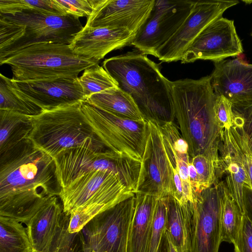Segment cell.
Returning <instances> with one entry per match:
<instances>
[{"label":"cell","mask_w":252,"mask_h":252,"mask_svg":"<svg viewBox=\"0 0 252 252\" xmlns=\"http://www.w3.org/2000/svg\"><path fill=\"white\" fill-rule=\"evenodd\" d=\"M61 191L54 158L29 138L0 156V216L26 224Z\"/></svg>","instance_id":"obj_1"},{"label":"cell","mask_w":252,"mask_h":252,"mask_svg":"<svg viewBox=\"0 0 252 252\" xmlns=\"http://www.w3.org/2000/svg\"><path fill=\"white\" fill-rule=\"evenodd\" d=\"M172 88L174 120L188 143L190 158L205 156L217 168L224 129L216 116V95L210 76L172 81Z\"/></svg>","instance_id":"obj_2"},{"label":"cell","mask_w":252,"mask_h":252,"mask_svg":"<svg viewBox=\"0 0 252 252\" xmlns=\"http://www.w3.org/2000/svg\"><path fill=\"white\" fill-rule=\"evenodd\" d=\"M102 66L132 97L146 121L159 126L174 122L172 81L161 73L160 63L131 51L105 59Z\"/></svg>","instance_id":"obj_3"},{"label":"cell","mask_w":252,"mask_h":252,"mask_svg":"<svg viewBox=\"0 0 252 252\" xmlns=\"http://www.w3.org/2000/svg\"><path fill=\"white\" fill-rule=\"evenodd\" d=\"M135 195L112 172L91 170L62 188L59 197L65 215L69 217L68 230L79 232L93 218Z\"/></svg>","instance_id":"obj_4"},{"label":"cell","mask_w":252,"mask_h":252,"mask_svg":"<svg viewBox=\"0 0 252 252\" xmlns=\"http://www.w3.org/2000/svg\"><path fill=\"white\" fill-rule=\"evenodd\" d=\"M84 27L79 18L26 11L0 14V60L31 45L70 44Z\"/></svg>","instance_id":"obj_5"},{"label":"cell","mask_w":252,"mask_h":252,"mask_svg":"<svg viewBox=\"0 0 252 252\" xmlns=\"http://www.w3.org/2000/svg\"><path fill=\"white\" fill-rule=\"evenodd\" d=\"M29 139L54 158L61 151L83 147L96 152L108 149L94 131L81 109V102L32 117Z\"/></svg>","instance_id":"obj_6"},{"label":"cell","mask_w":252,"mask_h":252,"mask_svg":"<svg viewBox=\"0 0 252 252\" xmlns=\"http://www.w3.org/2000/svg\"><path fill=\"white\" fill-rule=\"evenodd\" d=\"M98 63L80 57L69 44L42 43L31 45L2 59L15 81H30L62 77L78 78L80 72Z\"/></svg>","instance_id":"obj_7"},{"label":"cell","mask_w":252,"mask_h":252,"mask_svg":"<svg viewBox=\"0 0 252 252\" xmlns=\"http://www.w3.org/2000/svg\"><path fill=\"white\" fill-rule=\"evenodd\" d=\"M81 109L95 134L108 149L142 161L148 134L147 121L116 116L87 100L81 101Z\"/></svg>","instance_id":"obj_8"},{"label":"cell","mask_w":252,"mask_h":252,"mask_svg":"<svg viewBox=\"0 0 252 252\" xmlns=\"http://www.w3.org/2000/svg\"><path fill=\"white\" fill-rule=\"evenodd\" d=\"M135 195L98 214L83 228L91 252H127Z\"/></svg>","instance_id":"obj_9"},{"label":"cell","mask_w":252,"mask_h":252,"mask_svg":"<svg viewBox=\"0 0 252 252\" xmlns=\"http://www.w3.org/2000/svg\"><path fill=\"white\" fill-rule=\"evenodd\" d=\"M148 134L142 157L143 178L138 191L158 197L174 196L173 168L175 159L160 126L147 121Z\"/></svg>","instance_id":"obj_10"},{"label":"cell","mask_w":252,"mask_h":252,"mask_svg":"<svg viewBox=\"0 0 252 252\" xmlns=\"http://www.w3.org/2000/svg\"><path fill=\"white\" fill-rule=\"evenodd\" d=\"M195 1L155 0L150 16L131 45L144 54L155 57L157 50L173 35L188 17Z\"/></svg>","instance_id":"obj_11"},{"label":"cell","mask_w":252,"mask_h":252,"mask_svg":"<svg viewBox=\"0 0 252 252\" xmlns=\"http://www.w3.org/2000/svg\"><path fill=\"white\" fill-rule=\"evenodd\" d=\"M237 0H197L186 19L173 35L156 52L155 57L164 62L182 60L185 53L201 32L209 24L222 17Z\"/></svg>","instance_id":"obj_12"},{"label":"cell","mask_w":252,"mask_h":252,"mask_svg":"<svg viewBox=\"0 0 252 252\" xmlns=\"http://www.w3.org/2000/svg\"><path fill=\"white\" fill-rule=\"evenodd\" d=\"M243 52L234 21L221 17L201 32L185 53L181 62L192 63L198 60L219 62Z\"/></svg>","instance_id":"obj_13"},{"label":"cell","mask_w":252,"mask_h":252,"mask_svg":"<svg viewBox=\"0 0 252 252\" xmlns=\"http://www.w3.org/2000/svg\"><path fill=\"white\" fill-rule=\"evenodd\" d=\"M194 209L192 252H219L221 239V198L217 180L193 194Z\"/></svg>","instance_id":"obj_14"},{"label":"cell","mask_w":252,"mask_h":252,"mask_svg":"<svg viewBox=\"0 0 252 252\" xmlns=\"http://www.w3.org/2000/svg\"><path fill=\"white\" fill-rule=\"evenodd\" d=\"M155 3V0H99L85 25L125 28L136 35Z\"/></svg>","instance_id":"obj_15"},{"label":"cell","mask_w":252,"mask_h":252,"mask_svg":"<svg viewBox=\"0 0 252 252\" xmlns=\"http://www.w3.org/2000/svg\"><path fill=\"white\" fill-rule=\"evenodd\" d=\"M78 78L14 81L32 101L47 111L86 100Z\"/></svg>","instance_id":"obj_16"},{"label":"cell","mask_w":252,"mask_h":252,"mask_svg":"<svg viewBox=\"0 0 252 252\" xmlns=\"http://www.w3.org/2000/svg\"><path fill=\"white\" fill-rule=\"evenodd\" d=\"M135 35L125 28L85 25L69 46L76 55L98 63L109 52L131 44Z\"/></svg>","instance_id":"obj_17"},{"label":"cell","mask_w":252,"mask_h":252,"mask_svg":"<svg viewBox=\"0 0 252 252\" xmlns=\"http://www.w3.org/2000/svg\"><path fill=\"white\" fill-rule=\"evenodd\" d=\"M219 156L216 180L224 183L232 197L244 209V187L252 189V186L231 128L223 130Z\"/></svg>","instance_id":"obj_18"},{"label":"cell","mask_w":252,"mask_h":252,"mask_svg":"<svg viewBox=\"0 0 252 252\" xmlns=\"http://www.w3.org/2000/svg\"><path fill=\"white\" fill-rule=\"evenodd\" d=\"M210 75L215 94L231 103L252 101V64L239 59L214 62Z\"/></svg>","instance_id":"obj_19"},{"label":"cell","mask_w":252,"mask_h":252,"mask_svg":"<svg viewBox=\"0 0 252 252\" xmlns=\"http://www.w3.org/2000/svg\"><path fill=\"white\" fill-rule=\"evenodd\" d=\"M114 154L110 150L96 152L83 147L61 151L54 158L61 189L89 171H111Z\"/></svg>","instance_id":"obj_20"},{"label":"cell","mask_w":252,"mask_h":252,"mask_svg":"<svg viewBox=\"0 0 252 252\" xmlns=\"http://www.w3.org/2000/svg\"><path fill=\"white\" fill-rule=\"evenodd\" d=\"M65 214L58 196L48 197L26 224L34 252H49Z\"/></svg>","instance_id":"obj_21"},{"label":"cell","mask_w":252,"mask_h":252,"mask_svg":"<svg viewBox=\"0 0 252 252\" xmlns=\"http://www.w3.org/2000/svg\"><path fill=\"white\" fill-rule=\"evenodd\" d=\"M194 214L193 202L167 196L165 231L178 252H192Z\"/></svg>","instance_id":"obj_22"},{"label":"cell","mask_w":252,"mask_h":252,"mask_svg":"<svg viewBox=\"0 0 252 252\" xmlns=\"http://www.w3.org/2000/svg\"><path fill=\"white\" fill-rule=\"evenodd\" d=\"M158 197L137 191L129 229L127 252H147L150 234Z\"/></svg>","instance_id":"obj_23"},{"label":"cell","mask_w":252,"mask_h":252,"mask_svg":"<svg viewBox=\"0 0 252 252\" xmlns=\"http://www.w3.org/2000/svg\"><path fill=\"white\" fill-rule=\"evenodd\" d=\"M86 100L116 116L136 121H146L132 97L118 87L94 94Z\"/></svg>","instance_id":"obj_24"},{"label":"cell","mask_w":252,"mask_h":252,"mask_svg":"<svg viewBox=\"0 0 252 252\" xmlns=\"http://www.w3.org/2000/svg\"><path fill=\"white\" fill-rule=\"evenodd\" d=\"M32 128V117L0 110V156L28 139Z\"/></svg>","instance_id":"obj_25"},{"label":"cell","mask_w":252,"mask_h":252,"mask_svg":"<svg viewBox=\"0 0 252 252\" xmlns=\"http://www.w3.org/2000/svg\"><path fill=\"white\" fill-rule=\"evenodd\" d=\"M0 110L34 117L43 110L18 87L15 82L0 74Z\"/></svg>","instance_id":"obj_26"},{"label":"cell","mask_w":252,"mask_h":252,"mask_svg":"<svg viewBox=\"0 0 252 252\" xmlns=\"http://www.w3.org/2000/svg\"><path fill=\"white\" fill-rule=\"evenodd\" d=\"M217 181L221 198V242L233 243L240 229L245 210L232 197L224 183Z\"/></svg>","instance_id":"obj_27"},{"label":"cell","mask_w":252,"mask_h":252,"mask_svg":"<svg viewBox=\"0 0 252 252\" xmlns=\"http://www.w3.org/2000/svg\"><path fill=\"white\" fill-rule=\"evenodd\" d=\"M0 252H34L26 228L21 222L0 216Z\"/></svg>","instance_id":"obj_28"},{"label":"cell","mask_w":252,"mask_h":252,"mask_svg":"<svg viewBox=\"0 0 252 252\" xmlns=\"http://www.w3.org/2000/svg\"><path fill=\"white\" fill-rule=\"evenodd\" d=\"M78 79L86 99L94 94L118 87L115 80L98 63L86 68Z\"/></svg>","instance_id":"obj_29"},{"label":"cell","mask_w":252,"mask_h":252,"mask_svg":"<svg viewBox=\"0 0 252 252\" xmlns=\"http://www.w3.org/2000/svg\"><path fill=\"white\" fill-rule=\"evenodd\" d=\"M69 217L65 215L49 252H91L82 230L71 233L68 227Z\"/></svg>","instance_id":"obj_30"},{"label":"cell","mask_w":252,"mask_h":252,"mask_svg":"<svg viewBox=\"0 0 252 252\" xmlns=\"http://www.w3.org/2000/svg\"><path fill=\"white\" fill-rule=\"evenodd\" d=\"M26 11L67 15L55 0H0V14H13Z\"/></svg>","instance_id":"obj_31"},{"label":"cell","mask_w":252,"mask_h":252,"mask_svg":"<svg viewBox=\"0 0 252 252\" xmlns=\"http://www.w3.org/2000/svg\"><path fill=\"white\" fill-rule=\"evenodd\" d=\"M233 125L246 140L252 153V101L232 103Z\"/></svg>","instance_id":"obj_32"},{"label":"cell","mask_w":252,"mask_h":252,"mask_svg":"<svg viewBox=\"0 0 252 252\" xmlns=\"http://www.w3.org/2000/svg\"><path fill=\"white\" fill-rule=\"evenodd\" d=\"M167 197H158L151 229L147 252H157L165 230Z\"/></svg>","instance_id":"obj_33"},{"label":"cell","mask_w":252,"mask_h":252,"mask_svg":"<svg viewBox=\"0 0 252 252\" xmlns=\"http://www.w3.org/2000/svg\"><path fill=\"white\" fill-rule=\"evenodd\" d=\"M190 161L196 170L201 190L213 186L216 181L215 164L203 155L190 158Z\"/></svg>","instance_id":"obj_34"},{"label":"cell","mask_w":252,"mask_h":252,"mask_svg":"<svg viewBox=\"0 0 252 252\" xmlns=\"http://www.w3.org/2000/svg\"><path fill=\"white\" fill-rule=\"evenodd\" d=\"M99 0H55L65 12L78 18L87 17L92 14Z\"/></svg>","instance_id":"obj_35"},{"label":"cell","mask_w":252,"mask_h":252,"mask_svg":"<svg viewBox=\"0 0 252 252\" xmlns=\"http://www.w3.org/2000/svg\"><path fill=\"white\" fill-rule=\"evenodd\" d=\"M234 252H252V222L244 215L240 229L233 242Z\"/></svg>","instance_id":"obj_36"},{"label":"cell","mask_w":252,"mask_h":252,"mask_svg":"<svg viewBox=\"0 0 252 252\" xmlns=\"http://www.w3.org/2000/svg\"><path fill=\"white\" fill-rule=\"evenodd\" d=\"M215 110L217 120L223 129H229L233 126L232 103L227 98L216 95Z\"/></svg>","instance_id":"obj_37"},{"label":"cell","mask_w":252,"mask_h":252,"mask_svg":"<svg viewBox=\"0 0 252 252\" xmlns=\"http://www.w3.org/2000/svg\"><path fill=\"white\" fill-rule=\"evenodd\" d=\"M252 186V153L244 137L233 125L231 127Z\"/></svg>","instance_id":"obj_38"},{"label":"cell","mask_w":252,"mask_h":252,"mask_svg":"<svg viewBox=\"0 0 252 252\" xmlns=\"http://www.w3.org/2000/svg\"><path fill=\"white\" fill-rule=\"evenodd\" d=\"M243 203L245 215L252 222V189L247 187L243 189Z\"/></svg>","instance_id":"obj_39"},{"label":"cell","mask_w":252,"mask_h":252,"mask_svg":"<svg viewBox=\"0 0 252 252\" xmlns=\"http://www.w3.org/2000/svg\"><path fill=\"white\" fill-rule=\"evenodd\" d=\"M157 252H169V243L165 230L162 236Z\"/></svg>","instance_id":"obj_40"},{"label":"cell","mask_w":252,"mask_h":252,"mask_svg":"<svg viewBox=\"0 0 252 252\" xmlns=\"http://www.w3.org/2000/svg\"><path fill=\"white\" fill-rule=\"evenodd\" d=\"M167 235V234H166ZM169 247V252H178L175 246L173 245L171 240L167 236Z\"/></svg>","instance_id":"obj_41"},{"label":"cell","mask_w":252,"mask_h":252,"mask_svg":"<svg viewBox=\"0 0 252 252\" xmlns=\"http://www.w3.org/2000/svg\"></svg>","instance_id":"obj_42"}]
</instances>
